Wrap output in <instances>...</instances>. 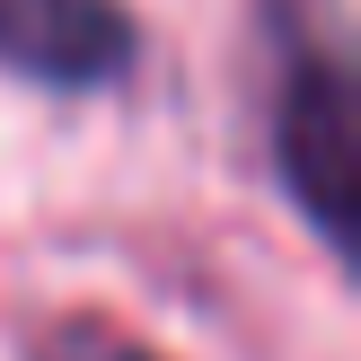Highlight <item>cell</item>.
<instances>
[{"mask_svg": "<svg viewBox=\"0 0 361 361\" xmlns=\"http://www.w3.org/2000/svg\"><path fill=\"white\" fill-rule=\"evenodd\" d=\"M264 141L300 221L353 256L361 247V80L344 18L326 0H264Z\"/></svg>", "mask_w": 361, "mask_h": 361, "instance_id": "obj_1", "label": "cell"}, {"mask_svg": "<svg viewBox=\"0 0 361 361\" xmlns=\"http://www.w3.org/2000/svg\"><path fill=\"white\" fill-rule=\"evenodd\" d=\"M141 62V18L133 0H0V71L53 97L133 80Z\"/></svg>", "mask_w": 361, "mask_h": 361, "instance_id": "obj_2", "label": "cell"}, {"mask_svg": "<svg viewBox=\"0 0 361 361\" xmlns=\"http://www.w3.org/2000/svg\"><path fill=\"white\" fill-rule=\"evenodd\" d=\"M27 361H159L150 344H133V335H115L106 317H62V326L35 335Z\"/></svg>", "mask_w": 361, "mask_h": 361, "instance_id": "obj_3", "label": "cell"}]
</instances>
